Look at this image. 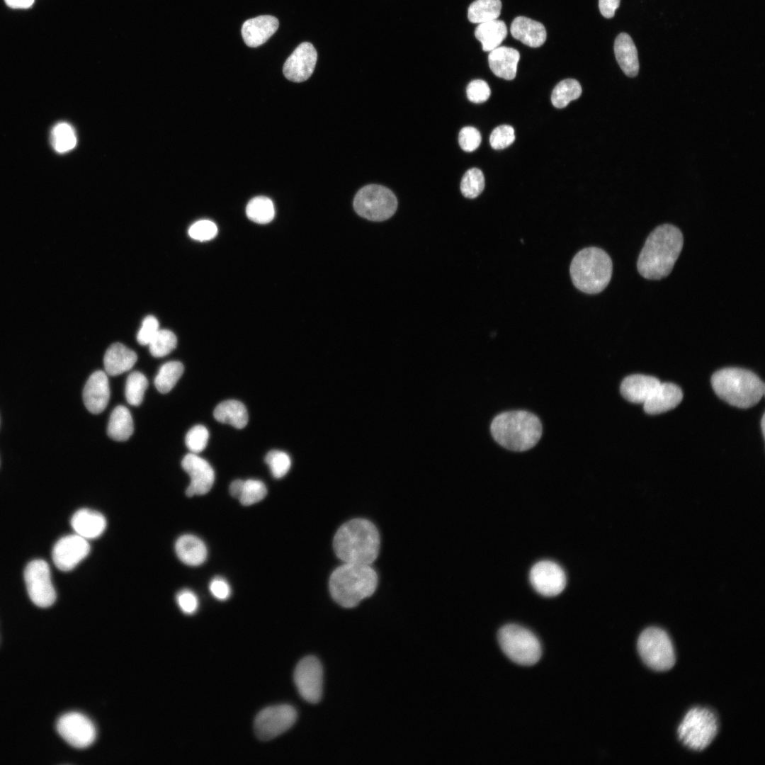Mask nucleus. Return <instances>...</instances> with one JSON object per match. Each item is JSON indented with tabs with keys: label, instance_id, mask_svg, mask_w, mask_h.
<instances>
[{
	"label": "nucleus",
	"instance_id": "1",
	"mask_svg": "<svg viewBox=\"0 0 765 765\" xmlns=\"http://www.w3.org/2000/svg\"><path fill=\"white\" fill-rule=\"evenodd\" d=\"M684 244L681 230L670 224L657 227L647 237L637 262L646 279L660 280L672 271Z\"/></svg>",
	"mask_w": 765,
	"mask_h": 765
},
{
	"label": "nucleus",
	"instance_id": "2",
	"mask_svg": "<svg viewBox=\"0 0 765 765\" xmlns=\"http://www.w3.org/2000/svg\"><path fill=\"white\" fill-rule=\"evenodd\" d=\"M333 545L336 556L344 562L371 565L379 553V532L371 521L353 518L337 530Z\"/></svg>",
	"mask_w": 765,
	"mask_h": 765
},
{
	"label": "nucleus",
	"instance_id": "3",
	"mask_svg": "<svg viewBox=\"0 0 765 765\" xmlns=\"http://www.w3.org/2000/svg\"><path fill=\"white\" fill-rule=\"evenodd\" d=\"M378 581V574L370 565L344 562L332 573L329 591L338 604L353 608L374 593Z\"/></svg>",
	"mask_w": 765,
	"mask_h": 765
},
{
	"label": "nucleus",
	"instance_id": "4",
	"mask_svg": "<svg viewBox=\"0 0 765 765\" xmlns=\"http://www.w3.org/2000/svg\"><path fill=\"white\" fill-rule=\"evenodd\" d=\"M490 431L494 440L505 448L525 451L540 440L542 424L538 416L529 412L510 411L495 416Z\"/></svg>",
	"mask_w": 765,
	"mask_h": 765
},
{
	"label": "nucleus",
	"instance_id": "5",
	"mask_svg": "<svg viewBox=\"0 0 765 765\" xmlns=\"http://www.w3.org/2000/svg\"><path fill=\"white\" fill-rule=\"evenodd\" d=\"M715 394L730 405L749 408L757 404L764 394V383L754 373L740 368H726L711 377Z\"/></svg>",
	"mask_w": 765,
	"mask_h": 765
},
{
	"label": "nucleus",
	"instance_id": "6",
	"mask_svg": "<svg viewBox=\"0 0 765 765\" xmlns=\"http://www.w3.org/2000/svg\"><path fill=\"white\" fill-rule=\"evenodd\" d=\"M612 271L610 256L597 247L579 251L573 258L570 268L574 286L588 294L604 290L611 280Z\"/></svg>",
	"mask_w": 765,
	"mask_h": 765
},
{
	"label": "nucleus",
	"instance_id": "7",
	"mask_svg": "<svg viewBox=\"0 0 765 765\" xmlns=\"http://www.w3.org/2000/svg\"><path fill=\"white\" fill-rule=\"evenodd\" d=\"M719 731V722L714 712L706 708L690 709L677 727V736L686 748L696 752L706 749Z\"/></svg>",
	"mask_w": 765,
	"mask_h": 765
},
{
	"label": "nucleus",
	"instance_id": "8",
	"mask_svg": "<svg viewBox=\"0 0 765 765\" xmlns=\"http://www.w3.org/2000/svg\"><path fill=\"white\" fill-rule=\"evenodd\" d=\"M498 642L504 653L516 664L531 666L541 657V645L537 637L519 625L507 624L501 628Z\"/></svg>",
	"mask_w": 765,
	"mask_h": 765
},
{
	"label": "nucleus",
	"instance_id": "9",
	"mask_svg": "<svg viewBox=\"0 0 765 765\" xmlns=\"http://www.w3.org/2000/svg\"><path fill=\"white\" fill-rule=\"evenodd\" d=\"M638 652L642 662L657 672L672 669L676 662L672 641L668 633L658 627H649L639 635Z\"/></svg>",
	"mask_w": 765,
	"mask_h": 765
},
{
	"label": "nucleus",
	"instance_id": "10",
	"mask_svg": "<svg viewBox=\"0 0 765 765\" xmlns=\"http://www.w3.org/2000/svg\"><path fill=\"white\" fill-rule=\"evenodd\" d=\"M397 207L395 194L389 188L376 184L361 188L353 199V208L357 214L371 221L390 218Z\"/></svg>",
	"mask_w": 765,
	"mask_h": 765
},
{
	"label": "nucleus",
	"instance_id": "11",
	"mask_svg": "<svg viewBox=\"0 0 765 765\" xmlns=\"http://www.w3.org/2000/svg\"><path fill=\"white\" fill-rule=\"evenodd\" d=\"M24 580L28 596L37 606L47 608L55 603L56 591L46 561L41 559L30 561L25 568Z\"/></svg>",
	"mask_w": 765,
	"mask_h": 765
},
{
	"label": "nucleus",
	"instance_id": "12",
	"mask_svg": "<svg viewBox=\"0 0 765 765\" xmlns=\"http://www.w3.org/2000/svg\"><path fill=\"white\" fill-rule=\"evenodd\" d=\"M297 718L295 709L289 705L264 708L256 715L254 730L261 740H270L288 730Z\"/></svg>",
	"mask_w": 765,
	"mask_h": 765
},
{
	"label": "nucleus",
	"instance_id": "13",
	"mask_svg": "<svg viewBox=\"0 0 765 765\" xmlns=\"http://www.w3.org/2000/svg\"><path fill=\"white\" fill-rule=\"evenodd\" d=\"M57 731L72 747L79 749L90 746L95 740L96 730L93 722L79 712L62 715L57 720Z\"/></svg>",
	"mask_w": 765,
	"mask_h": 765
},
{
	"label": "nucleus",
	"instance_id": "14",
	"mask_svg": "<svg viewBox=\"0 0 765 765\" xmlns=\"http://www.w3.org/2000/svg\"><path fill=\"white\" fill-rule=\"evenodd\" d=\"M294 681L302 698L312 703L319 702L323 686V670L320 662L312 656L301 659L295 669Z\"/></svg>",
	"mask_w": 765,
	"mask_h": 765
},
{
	"label": "nucleus",
	"instance_id": "15",
	"mask_svg": "<svg viewBox=\"0 0 765 765\" xmlns=\"http://www.w3.org/2000/svg\"><path fill=\"white\" fill-rule=\"evenodd\" d=\"M530 582L533 589L544 596H555L565 588L567 577L563 569L551 560L536 562L529 573Z\"/></svg>",
	"mask_w": 765,
	"mask_h": 765
},
{
	"label": "nucleus",
	"instance_id": "16",
	"mask_svg": "<svg viewBox=\"0 0 765 765\" xmlns=\"http://www.w3.org/2000/svg\"><path fill=\"white\" fill-rule=\"evenodd\" d=\"M90 545L86 539L77 534L61 538L55 544L52 556L54 564L60 570H73L89 553Z\"/></svg>",
	"mask_w": 765,
	"mask_h": 765
},
{
	"label": "nucleus",
	"instance_id": "17",
	"mask_svg": "<svg viewBox=\"0 0 765 765\" xmlns=\"http://www.w3.org/2000/svg\"><path fill=\"white\" fill-rule=\"evenodd\" d=\"M181 465L191 478L186 489L187 496L203 495L210 490L215 481V472L207 460L191 453L184 456Z\"/></svg>",
	"mask_w": 765,
	"mask_h": 765
},
{
	"label": "nucleus",
	"instance_id": "18",
	"mask_svg": "<svg viewBox=\"0 0 765 765\" xmlns=\"http://www.w3.org/2000/svg\"><path fill=\"white\" fill-rule=\"evenodd\" d=\"M317 53L314 46L308 42L300 44L284 63L283 72L285 76L294 82L307 80L314 72Z\"/></svg>",
	"mask_w": 765,
	"mask_h": 765
},
{
	"label": "nucleus",
	"instance_id": "19",
	"mask_svg": "<svg viewBox=\"0 0 765 765\" xmlns=\"http://www.w3.org/2000/svg\"><path fill=\"white\" fill-rule=\"evenodd\" d=\"M110 397L107 375L102 370L92 373L83 390V400L86 409L92 414H99L106 407Z\"/></svg>",
	"mask_w": 765,
	"mask_h": 765
},
{
	"label": "nucleus",
	"instance_id": "20",
	"mask_svg": "<svg viewBox=\"0 0 765 765\" xmlns=\"http://www.w3.org/2000/svg\"><path fill=\"white\" fill-rule=\"evenodd\" d=\"M278 26V20L272 16L252 18L243 23L242 38L247 46L256 47L266 42L277 30Z\"/></svg>",
	"mask_w": 765,
	"mask_h": 765
},
{
	"label": "nucleus",
	"instance_id": "21",
	"mask_svg": "<svg viewBox=\"0 0 765 765\" xmlns=\"http://www.w3.org/2000/svg\"><path fill=\"white\" fill-rule=\"evenodd\" d=\"M660 383L661 382L653 376L635 374L623 379L620 391L622 396L628 401L644 404Z\"/></svg>",
	"mask_w": 765,
	"mask_h": 765
},
{
	"label": "nucleus",
	"instance_id": "22",
	"mask_svg": "<svg viewBox=\"0 0 765 765\" xmlns=\"http://www.w3.org/2000/svg\"><path fill=\"white\" fill-rule=\"evenodd\" d=\"M681 388L671 382L660 383L654 393L643 404L649 414H658L675 408L682 400Z\"/></svg>",
	"mask_w": 765,
	"mask_h": 765
},
{
	"label": "nucleus",
	"instance_id": "23",
	"mask_svg": "<svg viewBox=\"0 0 765 765\" xmlns=\"http://www.w3.org/2000/svg\"><path fill=\"white\" fill-rule=\"evenodd\" d=\"M71 525L76 534L87 540L98 538L103 533L106 520L96 511L81 509L72 516Z\"/></svg>",
	"mask_w": 765,
	"mask_h": 765
},
{
	"label": "nucleus",
	"instance_id": "24",
	"mask_svg": "<svg viewBox=\"0 0 765 765\" xmlns=\"http://www.w3.org/2000/svg\"><path fill=\"white\" fill-rule=\"evenodd\" d=\"M519 59L520 54L516 49L499 46L490 51L488 62L492 72L497 76L511 80L516 75Z\"/></svg>",
	"mask_w": 765,
	"mask_h": 765
},
{
	"label": "nucleus",
	"instance_id": "25",
	"mask_svg": "<svg viewBox=\"0 0 765 765\" xmlns=\"http://www.w3.org/2000/svg\"><path fill=\"white\" fill-rule=\"evenodd\" d=\"M510 31L512 36L531 47L541 46L546 40L544 26L525 16H518L512 21Z\"/></svg>",
	"mask_w": 765,
	"mask_h": 765
},
{
	"label": "nucleus",
	"instance_id": "26",
	"mask_svg": "<svg viewBox=\"0 0 765 765\" xmlns=\"http://www.w3.org/2000/svg\"><path fill=\"white\" fill-rule=\"evenodd\" d=\"M137 359V354L120 343H115L106 350L103 363L106 373L111 376L130 370Z\"/></svg>",
	"mask_w": 765,
	"mask_h": 765
},
{
	"label": "nucleus",
	"instance_id": "27",
	"mask_svg": "<svg viewBox=\"0 0 765 765\" xmlns=\"http://www.w3.org/2000/svg\"><path fill=\"white\" fill-rule=\"evenodd\" d=\"M616 59L623 72L629 77L636 76L639 71V61L636 47L625 33H620L614 42Z\"/></svg>",
	"mask_w": 765,
	"mask_h": 765
},
{
	"label": "nucleus",
	"instance_id": "28",
	"mask_svg": "<svg viewBox=\"0 0 765 765\" xmlns=\"http://www.w3.org/2000/svg\"><path fill=\"white\" fill-rule=\"evenodd\" d=\"M175 549L180 560L188 565H200L207 557V548L205 543L199 538L193 535L181 536L176 540Z\"/></svg>",
	"mask_w": 765,
	"mask_h": 765
},
{
	"label": "nucleus",
	"instance_id": "29",
	"mask_svg": "<svg viewBox=\"0 0 765 765\" xmlns=\"http://www.w3.org/2000/svg\"><path fill=\"white\" fill-rule=\"evenodd\" d=\"M476 38L482 43L485 52L499 47L507 35V28L502 21L495 19L479 23L475 29Z\"/></svg>",
	"mask_w": 765,
	"mask_h": 765
},
{
	"label": "nucleus",
	"instance_id": "30",
	"mask_svg": "<svg viewBox=\"0 0 765 765\" xmlns=\"http://www.w3.org/2000/svg\"><path fill=\"white\" fill-rule=\"evenodd\" d=\"M213 415L219 422L230 424L237 429L244 428L249 419L246 407L241 402L235 400H228L220 402L215 407Z\"/></svg>",
	"mask_w": 765,
	"mask_h": 765
},
{
	"label": "nucleus",
	"instance_id": "31",
	"mask_svg": "<svg viewBox=\"0 0 765 765\" xmlns=\"http://www.w3.org/2000/svg\"><path fill=\"white\" fill-rule=\"evenodd\" d=\"M133 431V421L130 411L124 406H117L110 416L108 435L115 441H124L132 436Z\"/></svg>",
	"mask_w": 765,
	"mask_h": 765
},
{
	"label": "nucleus",
	"instance_id": "32",
	"mask_svg": "<svg viewBox=\"0 0 765 765\" xmlns=\"http://www.w3.org/2000/svg\"><path fill=\"white\" fill-rule=\"evenodd\" d=\"M501 9L500 0H475L468 8V17L473 23H481L497 19Z\"/></svg>",
	"mask_w": 765,
	"mask_h": 765
},
{
	"label": "nucleus",
	"instance_id": "33",
	"mask_svg": "<svg viewBox=\"0 0 765 765\" xmlns=\"http://www.w3.org/2000/svg\"><path fill=\"white\" fill-rule=\"evenodd\" d=\"M184 371L183 365L178 361H170L163 364L154 378V385L161 393L172 390Z\"/></svg>",
	"mask_w": 765,
	"mask_h": 765
},
{
	"label": "nucleus",
	"instance_id": "34",
	"mask_svg": "<svg viewBox=\"0 0 765 765\" xmlns=\"http://www.w3.org/2000/svg\"><path fill=\"white\" fill-rule=\"evenodd\" d=\"M248 218L258 224H267L275 216V208L272 200L265 196H256L249 200L246 207Z\"/></svg>",
	"mask_w": 765,
	"mask_h": 765
},
{
	"label": "nucleus",
	"instance_id": "35",
	"mask_svg": "<svg viewBox=\"0 0 765 765\" xmlns=\"http://www.w3.org/2000/svg\"><path fill=\"white\" fill-rule=\"evenodd\" d=\"M582 94L580 84L574 79H567L560 81L553 89L551 94L552 105L558 108H565L573 100L577 99Z\"/></svg>",
	"mask_w": 765,
	"mask_h": 765
},
{
	"label": "nucleus",
	"instance_id": "36",
	"mask_svg": "<svg viewBox=\"0 0 765 765\" xmlns=\"http://www.w3.org/2000/svg\"><path fill=\"white\" fill-rule=\"evenodd\" d=\"M51 143L58 153H65L72 150L76 144V136L74 128L67 123H57L51 132Z\"/></svg>",
	"mask_w": 765,
	"mask_h": 765
},
{
	"label": "nucleus",
	"instance_id": "37",
	"mask_svg": "<svg viewBox=\"0 0 765 765\" xmlns=\"http://www.w3.org/2000/svg\"><path fill=\"white\" fill-rule=\"evenodd\" d=\"M147 386V379L142 373L138 371L131 373L125 383V394L128 402L132 406L140 405L143 400Z\"/></svg>",
	"mask_w": 765,
	"mask_h": 765
},
{
	"label": "nucleus",
	"instance_id": "38",
	"mask_svg": "<svg viewBox=\"0 0 765 765\" xmlns=\"http://www.w3.org/2000/svg\"><path fill=\"white\" fill-rule=\"evenodd\" d=\"M177 344L176 335L169 329H159L148 344L151 354L160 358L168 355Z\"/></svg>",
	"mask_w": 765,
	"mask_h": 765
},
{
	"label": "nucleus",
	"instance_id": "39",
	"mask_svg": "<svg viewBox=\"0 0 765 765\" xmlns=\"http://www.w3.org/2000/svg\"><path fill=\"white\" fill-rule=\"evenodd\" d=\"M484 188V177L482 171L477 168L468 170L460 183L462 194L468 198L477 197Z\"/></svg>",
	"mask_w": 765,
	"mask_h": 765
},
{
	"label": "nucleus",
	"instance_id": "40",
	"mask_svg": "<svg viewBox=\"0 0 765 765\" xmlns=\"http://www.w3.org/2000/svg\"><path fill=\"white\" fill-rule=\"evenodd\" d=\"M266 494V487L261 481L250 479L244 480L239 499L242 504L249 506L262 500Z\"/></svg>",
	"mask_w": 765,
	"mask_h": 765
},
{
	"label": "nucleus",
	"instance_id": "41",
	"mask_svg": "<svg viewBox=\"0 0 765 765\" xmlns=\"http://www.w3.org/2000/svg\"><path fill=\"white\" fill-rule=\"evenodd\" d=\"M265 462L268 465L272 475L276 478L285 476L291 465L289 455L278 450L269 451L265 458Z\"/></svg>",
	"mask_w": 765,
	"mask_h": 765
},
{
	"label": "nucleus",
	"instance_id": "42",
	"mask_svg": "<svg viewBox=\"0 0 765 765\" xmlns=\"http://www.w3.org/2000/svg\"><path fill=\"white\" fill-rule=\"evenodd\" d=\"M208 438L209 432L206 427L196 425L186 434L185 442L191 452L197 454L205 448Z\"/></svg>",
	"mask_w": 765,
	"mask_h": 765
},
{
	"label": "nucleus",
	"instance_id": "43",
	"mask_svg": "<svg viewBox=\"0 0 765 765\" xmlns=\"http://www.w3.org/2000/svg\"><path fill=\"white\" fill-rule=\"evenodd\" d=\"M218 230L212 221L200 220L193 223L188 229L189 236L197 241L205 242L216 237Z\"/></svg>",
	"mask_w": 765,
	"mask_h": 765
},
{
	"label": "nucleus",
	"instance_id": "44",
	"mask_svg": "<svg viewBox=\"0 0 765 765\" xmlns=\"http://www.w3.org/2000/svg\"><path fill=\"white\" fill-rule=\"evenodd\" d=\"M514 140V129L510 125H502L492 130L489 143L493 149H502L511 145Z\"/></svg>",
	"mask_w": 765,
	"mask_h": 765
},
{
	"label": "nucleus",
	"instance_id": "45",
	"mask_svg": "<svg viewBox=\"0 0 765 765\" xmlns=\"http://www.w3.org/2000/svg\"><path fill=\"white\" fill-rule=\"evenodd\" d=\"M482 137L480 132L475 128L466 126L459 132L458 142L460 147L465 152H473L480 146Z\"/></svg>",
	"mask_w": 765,
	"mask_h": 765
},
{
	"label": "nucleus",
	"instance_id": "46",
	"mask_svg": "<svg viewBox=\"0 0 765 765\" xmlns=\"http://www.w3.org/2000/svg\"><path fill=\"white\" fill-rule=\"evenodd\" d=\"M468 99L473 103L486 101L491 94L487 83L482 79H475L469 83L466 89Z\"/></svg>",
	"mask_w": 765,
	"mask_h": 765
},
{
	"label": "nucleus",
	"instance_id": "47",
	"mask_svg": "<svg viewBox=\"0 0 765 765\" xmlns=\"http://www.w3.org/2000/svg\"><path fill=\"white\" fill-rule=\"evenodd\" d=\"M159 329V322L152 315L146 317L137 333V340L140 345H148Z\"/></svg>",
	"mask_w": 765,
	"mask_h": 765
},
{
	"label": "nucleus",
	"instance_id": "48",
	"mask_svg": "<svg viewBox=\"0 0 765 765\" xmlns=\"http://www.w3.org/2000/svg\"><path fill=\"white\" fill-rule=\"evenodd\" d=\"M176 599L180 608L185 613H193L198 608V599L195 594L190 590L186 589L180 591Z\"/></svg>",
	"mask_w": 765,
	"mask_h": 765
},
{
	"label": "nucleus",
	"instance_id": "49",
	"mask_svg": "<svg viewBox=\"0 0 765 765\" xmlns=\"http://www.w3.org/2000/svg\"><path fill=\"white\" fill-rule=\"evenodd\" d=\"M212 594L219 600H225L230 596L231 590L227 581L220 577L213 579L210 584Z\"/></svg>",
	"mask_w": 765,
	"mask_h": 765
},
{
	"label": "nucleus",
	"instance_id": "50",
	"mask_svg": "<svg viewBox=\"0 0 765 765\" xmlns=\"http://www.w3.org/2000/svg\"><path fill=\"white\" fill-rule=\"evenodd\" d=\"M620 0H599V7L603 16L607 18L613 17L618 8Z\"/></svg>",
	"mask_w": 765,
	"mask_h": 765
},
{
	"label": "nucleus",
	"instance_id": "51",
	"mask_svg": "<svg viewBox=\"0 0 765 765\" xmlns=\"http://www.w3.org/2000/svg\"><path fill=\"white\" fill-rule=\"evenodd\" d=\"M35 0H5L6 4L13 8H27L31 6Z\"/></svg>",
	"mask_w": 765,
	"mask_h": 765
},
{
	"label": "nucleus",
	"instance_id": "52",
	"mask_svg": "<svg viewBox=\"0 0 765 765\" xmlns=\"http://www.w3.org/2000/svg\"><path fill=\"white\" fill-rule=\"evenodd\" d=\"M244 480H236L233 481L230 486V492L231 495L237 499H239L243 485Z\"/></svg>",
	"mask_w": 765,
	"mask_h": 765
},
{
	"label": "nucleus",
	"instance_id": "53",
	"mask_svg": "<svg viewBox=\"0 0 765 765\" xmlns=\"http://www.w3.org/2000/svg\"><path fill=\"white\" fill-rule=\"evenodd\" d=\"M764 426H765V419H764V414L762 418H761V430H762L761 431H762V434H763L764 436V431H765Z\"/></svg>",
	"mask_w": 765,
	"mask_h": 765
}]
</instances>
